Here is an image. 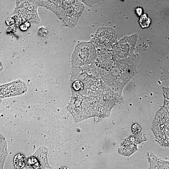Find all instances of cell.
I'll list each match as a JSON object with an SVG mask.
<instances>
[{
	"label": "cell",
	"mask_w": 169,
	"mask_h": 169,
	"mask_svg": "<svg viewBox=\"0 0 169 169\" xmlns=\"http://www.w3.org/2000/svg\"><path fill=\"white\" fill-rule=\"evenodd\" d=\"M5 22L7 25H10L14 23V20L12 18L8 17L6 19Z\"/></svg>",
	"instance_id": "14"
},
{
	"label": "cell",
	"mask_w": 169,
	"mask_h": 169,
	"mask_svg": "<svg viewBox=\"0 0 169 169\" xmlns=\"http://www.w3.org/2000/svg\"><path fill=\"white\" fill-rule=\"evenodd\" d=\"M151 21V19L148 18L145 14L142 15L139 20L140 24L143 28L148 27Z\"/></svg>",
	"instance_id": "11"
},
{
	"label": "cell",
	"mask_w": 169,
	"mask_h": 169,
	"mask_svg": "<svg viewBox=\"0 0 169 169\" xmlns=\"http://www.w3.org/2000/svg\"><path fill=\"white\" fill-rule=\"evenodd\" d=\"M97 57L96 65L101 68L106 69L110 67L113 63L112 55L110 50L107 49H96Z\"/></svg>",
	"instance_id": "6"
},
{
	"label": "cell",
	"mask_w": 169,
	"mask_h": 169,
	"mask_svg": "<svg viewBox=\"0 0 169 169\" xmlns=\"http://www.w3.org/2000/svg\"><path fill=\"white\" fill-rule=\"evenodd\" d=\"M164 108L169 113V99L166 100V102H165Z\"/></svg>",
	"instance_id": "16"
},
{
	"label": "cell",
	"mask_w": 169,
	"mask_h": 169,
	"mask_svg": "<svg viewBox=\"0 0 169 169\" xmlns=\"http://www.w3.org/2000/svg\"><path fill=\"white\" fill-rule=\"evenodd\" d=\"M13 162L16 168L19 169L23 168L24 165L23 156L20 154H17L14 157Z\"/></svg>",
	"instance_id": "10"
},
{
	"label": "cell",
	"mask_w": 169,
	"mask_h": 169,
	"mask_svg": "<svg viewBox=\"0 0 169 169\" xmlns=\"http://www.w3.org/2000/svg\"><path fill=\"white\" fill-rule=\"evenodd\" d=\"M59 8V16L69 26H74L84 10L83 4L78 1H62Z\"/></svg>",
	"instance_id": "3"
},
{
	"label": "cell",
	"mask_w": 169,
	"mask_h": 169,
	"mask_svg": "<svg viewBox=\"0 0 169 169\" xmlns=\"http://www.w3.org/2000/svg\"><path fill=\"white\" fill-rule=\"evenodd\" d=\"M96 49L91 42H82L75 46L71 58L72 67H81L92 64L96 59Z\"/></svg>",
	"instance_id": "2"
},
{
	"label": "cell",
	"mask_w": 169,
	"mask_h": 169,
	"mask_svg": "<svg viewBox=\"0 0 169 169\" xmlns=\"http://www.w3.org/2000/svg\"><path fill=\"white\" fill-rule=\"evenodd\" d=\"M147 140V137L145 134L140 133L135 135H131L125 139L121 143H133L138 145L144 142Z\"/></svg>",
	"instance_id": "9"
},
{
	"label": "cell",
	"mask_w": 169,
	"mask_h": 169,
	"mask_svg": "<svg viewBox=\"0 0 169 169\" xmlns=\"http://www.w3.org/2000/svg\"><path fill=\"white\" fill-rule=\"evenodd\" d=\"M148 169H169V161L166 160L150 152L147 155Z\"/></svg>",
	"instance_id": "7"
},
{
	"label": "cell",
	"mask_w": 169,
	"mask_h": 169,
	"mask_svg": "<svg viewBox=\"0 0 169 169\" xmlns=\"http://www.w3.org/2000/svg\"><path fill=\"white\" fill-rule=\"evenodd\" d=\"M60 169H67L66 168L63 167V168H61Z\"/></svg>",
	"instance_id": "18"
},
{
	"label": "cell",
	"mask_w": 169,
	"mask_h": 169,
	"mask_svg": "<svg viewBox=\"0 0 169 169\" xmlns=\"http://www.w3.org/2000/svg\"><path fill=\"white\" fill-rule=\"evenodd\" d=\"M16 29V28L14 26H11L8 27L7 29V32L10 33H14Z\"/></svg>",
	"instance_id": "15"
},
{
	"label": "cell",
	"mask_w": 169,
	"mask_h": 169,
	"mask_svg": "<svg viewBox=\"0 0 169 169\" xmlns=\"http://www.w3.org/2000/svg\"><path fill=\"white\" fill-rule=\"evenodd\" d=\"M136 13L139 15H140L142 13V9L141 8H138L136 9Z\"/></svg>",
	"instance_id": "17"
},
{
	"label": "cell",
	"mask_w": 169,
	"mask_h": 169,
	"mask_svg": "<svg viewBox=\"0 0 169 169\" xmlns=\"http://www.w3.org/2000/svg\"><path fill=\"white\" fill-rule=\"evenodd\" d=\"M27 89L24 82L19 79L15 80L1 86V98L22 95L27 91Z\"/></svg>",
	"instance_id": "5"
},
{
	"label": "cell",
	"mask_w": 169,
	"mask_h": 169,
	"mask_svg": "<svg viewBox=\"0 0 169 169\" xmlns=\"http://www.w3.org/2000/svg\"><path fill=\"white\" fill-rule=\"evenodd\" d=\"M141 127L139 125L137 124L133 125L132 127V131L135 135H137L140 133L141 131Z\"/></svg>",
	"instance_id": "12"
},
{
	"label": "cell",
	"mask_w": 169,
	"mask_h": 169,
	"mask_svg": "<svg viewBox=\"0 0 169 169\" xmlns=\"http://www.w3.org/2000/svg\"><path fill=\"white\" fill-rule=\"evenodd\" d=\"M137 145L133 143L121 144L118 152L125 156H129L137 151Z\"/></svg>",
	"instance_id": "8"
},
{
	"label": "cell",
	"mask_w": 169,
	"mask_h": 169,
	"mask_svg": "<svg viewBox=\"0 0 169 169\" xmlns=\"http://www.w3.org/2000/svg\"><path fill=\"white\" fill-rule=\"evenodd\" d=\"M151 130L156 141L162 147L169 148V113L164 108L156 113Z\"/></svg>",
	"instance_id": "1"
},
{
	"label": "cell",
	"mask_w": 169,
	"mask_h": 169,
	"mask_svg": "<svg viewBox=\"0 0 169 169\" xmlns=\"http://www.w3.org/2000/svg\"><path fill=\"white\" fill-rule=\"evenodd\" d=\"M91 42L96 49L110 50L116 42L114 31L107 28H100L97 30Z\"/></svg>",
	"instance_id": "4"
},
{
	"label": "cell",
	"mask_w": 169,
	"mask_h": 169,
	"mask_svg": "<svg viewBox=\"0 0 169 169\" xmlns=\"http://www.w3.org/2000/svg\"><path fill=\"white\" fill-rule=\"evenodd\" d=\"M48 33L47 29L41 27L40 28L38 31V35L40 36L44 37L46 36Z\"/></svg>",
	"instance_id": "13"
}]
</instances>
